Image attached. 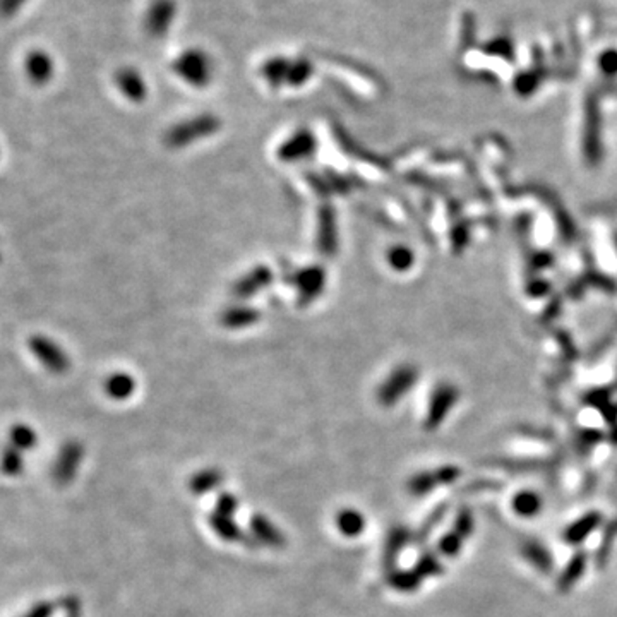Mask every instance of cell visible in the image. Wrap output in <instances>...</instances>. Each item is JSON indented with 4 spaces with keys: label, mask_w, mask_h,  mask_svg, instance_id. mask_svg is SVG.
I'll return each instance as SVG.
<instances>
[{
    "label": "cell",
    "mask_w": 617,
    "mask_h": 617,
    "mask_svg": "<svg viewBox=\"0 0 617 617\" xmlns=\"http://www.w3.org/2000/svg\"><path fill=\"white\" fill-rule=\"evenodd\" d=\"M326 283V275L319 266H308L297 273V290L300 304H308L318 299Z\"/></svg>",
    "instance_id": "5b68a950"
},
{
    "label": "cell",
    "mask_w": 617,
    "mask_h": 617,
    "mask_svg": "<svg viewBox=\"0 0 617 617\" xmlns=\"http://www.w3.org/2000/svg\"><path fill=\"white\" fill-rule=\"evenodd\" d=\"M250 531H253L254 538L261 543L270 547H283L285 546V537L278 526L267 519L265 514H254L250 518Z\"/></svg>",
    "instance_id": "52a82bcc"
},
{
    "label": "cell",
    "mask_w": 617,
    "mask_h": 617,
    "mask_svg": "<svg viewBox=\"0 0 617 617\" xmlns=\"http://www.w3.org/2000/svg\"><path fill=\"white\" fill-rule=\"evenodd\" d=\"M54 611H55L54 604L40 602V604H36V606L31 607L30 611H28L23 617H52Z\"/></svg>",
    "instance_id": "1f68e13d"
},
{
    "label": "cell",
    "mask_w": 617,
    "mask_h": 617,
    "mask_svg": "<svg viewBox=\"0 0 617 617\" xmlns=\"http://www.w3.org/2000/svg\"><path fill=\"white\" fill-rule=\"evenodd\" d=\"M259 319V312L253 307L238 306L230 307L229 311L223 312L221 323L223 326L230 328V330H238V328H246L254 324Z\"/></svg>",
    "instance_id": "5bb4252c"
},
{
    "label": "cell",
    "mask_w": 617,
    "mask_h": 617,
    "mask_svg": "<svg viewBox=\"0 0 617 617\" xmlns=\"http://www.w3.org/2000/svg\"><path fill=\"white\" fill-rule=\"evenodd\" d=\"M308 64L307 62H299L297 66H292V69H288V74H287V84H302L304 81L307 79L308 76Z\"/></svg>",
    "instance_id": "4dcf8cb0"
},
{
    "label": "cell",
    "mask_w": 617,
    "mask_h": 617,
    "mask_svg": "<svg viewBox=\"0 0 617 617\" xmlns=\"http://www.w3.org/2000/svg\"><path fill=\"white\" fill-rule=\"evenodd\" d=\"M521 554L525 555L526 561L534 564V566L537 567L538 571H542V573H549V571H552V566H554V564H552L550 552L547 550L542 543L537 542V540H526V542L521 546Z\"/></svg>",
    "instance_id": "4fadbf2b"
},
{
    "label": "cell",
    "mask_w": 617,
    "mask_h": 617,
    "mask_svg": "<svg viewBox=\"0 0 617 617\" xmlns=\"http://www.w3.org/2000/svg\"><path fill=\"white\" fill-rule=\"evenodd\" d=\"M584 567H587V554H584L583 550H578L573 558H571V561L567 563L566 570L563 571L561 578L558 579V590L561 592V594L570 592L583 576Z\"/></svg>",
    "instance_id": "30bf717a"
},
{
    "label": "cell",
    "mask_w": 617,
    "mask_h": 617,
    "mask_svg": "<svg viewBox=\"0 0 617 617\" xmlns=\"http://www.w3.org/2000/svg\"><path fill=\"white\" fill-rule=\"evenodd\" d=\"M446 511H448V504H441V506H437L436 509L432 511V513H430L427 521H425L424 525H422L419 529V531H417V535H415L417 546H420V543H424L425 540L429 538V535L432 534V530L436 529V526L441 523V519L444 518Z\"/></svg>",
    "instance_id": "d4e9b609"
},
{
    "label": "cell",
    "mask_w": 617,
    "mask_h": 617,
    "mask_svg": "<svg viewBox=\"0 0 617 617\" xmlns=\"http://www.w3.org/2000/svg\"><path fill=\"white\" fill-rule=\"evenodd\" d=\"M616 535H617V519L609 523L606 526V531H604L602 542H600L599 552H596V566L599 567L606 566L609 554H611V549H612V543H614L616 540Z\"/></svg>",
    "instance_id": "cb8c5ba5"
},
{
    "label": "cell",
    "mask_w": 617,
    "mask_h": 617,
    "mask_svg": "<svg viewBox=\"0 0 617 617\" xmlns=\"http://www.w3.org/2000/svg\"><path fill=\"white\" fill-rule=\"evenodd\" d=\"M28 72H30L31 79L36 81V83H43V81H47L52 74L50 60H48L43 54L33 55L30 59V62H28Z\"/></svg>",
    "instance_id": "603a6c76"
},
{
    "label": "cell",
    "mask_w": 617,
    "mask_h": 617,
    "mask_svg": "<svg viewBox=\"0 0 617 617\" xmlns=\"http://www.w3.org/2000/svg\"><path fill=\"white\" fill-rule=\"evenodd\" d=\"M439 485L441 482H439V475H437V470H434V472H420L417 473L415 477L410 478L408 490L413 494V496H425V494H429L430 490H434Z\"/></svg>",
    "instance_id": "ffe728a7"
},
{
    "label": "cell",
    "mask_w": 617,
    "mask_h": 617,
    "mask_svg": "<svg viewBox=\"0 0 617 617\" xmlns=\"http://www.w3.org/2000/svg\"><path fill=\"white\" fill-rule=\"evenodd\" d=\"M64 607H66L67 611V617H79V602H77V599H74V596H69V599H66Z\"/></svg>",
    "instance_id": "d6a6232c"
},
{
    "label": "cell",
    "mask_w": 617,
    "mask_h": 617,
    "mask_svg": "<svg viewBox=\"0 0 617 617\" xmlns=\"http://www.w3.org/2000/svg\"><path fill=\"white\" fill-rule=\"evenodd\" d=\"M30 348L40 364L52 374H64L69 369V359L66 352L50 338L36 335L30 340Z\"/></svg>",
    "instance_id": "7a4b0ae2"
},
{
    "label": "cell",
    "mask_w": 617,
    "mask_h": 617,
    "mask_svg": "<svg viewBox=\"0 0 617 617\" xmlns=\"http://www.w3.org/2000/svg\"><path fill=\"white\" fill-rule=\"evenodd\" d=\"M218 127H220V122L214 119V117H196V119L182 122V124L170 129V132L166 134V144L172 146V148H182V146H188L194 143V141L202 139V137L217 132Z\"/></svg>",
    "instance_id": "6da1fadb"
},
{
    "label": "cell",
    "mask_w": 617,
    "mask_h": 617,
    "mask_svg": "<svg viewBox=\"0 0 617 617\" xmlns=\"http://www.w3.org/2000/svg\"><path fill=\"white\" fill-rule=\"evenodd\" d=\"M461 546H463V538L456 534V531H449V534L442 535L439 540L441 554L448 555V558H453V555L460 554Z\"/></svg>",
    "instance_id": "83f0119b"
},
{
    "label": "cell",
    "mask_w": 617,
    "mask_h": 617,
    "mask_svg": "<svg viewBox=\"0 0 617 617\" xmlns=\"http://www.w3.org/2000/svg\"><path fill=\"white\" fill-rule=\"evenodd\" d=\"M316 149V137L312 136L307 129L295 132L294 136L288 137L285 143L279 148V158L283 161H299L304 158H308Z\"/></svg>",
    "instance_id": "8992f818"
},
{
    "label": "cell",
    "mask_w": 617,
    "mask_h": 617,
    "mask_svg": "<svg viewBox=\"0 0 617 617\" xmlns=\"http://www.w3.org/2000/svg\"><path fill=\"white\" fill-rule=\"evenodd\" d=\"M175 71L185 81H189V84L204 86L209 81L211 69L208 66V59H204L201 54H188L175 64Z\"/></svg>",
    "instance_id": "277c9868"
},
{
    "label": "cell",
    "mask_w": 617,
    "mask_h": 617,
    "mask_svg": "<svg viewBox=\"0 0 617 617\" xmlns=\"http://www.w3.org/2000/svg\"><path fill=\"white\" fill-rule=\"evenodd\" d=\"M336 526L345 537H359L365 529V518L355 509H343L336 514Z\"/></svg>",
    "instance_id": "9a60e30c"
},
{
    "label": "cell",
    "mask_w": 617,
    "mask_h": 617,
    "mask_svg": "<svg viewBox=\"0 0 617 617\" xmlns=\"http://www.w3.org/2000/svg\"><path fill=\"white\" fill-rule=\"evenodd\" d=\"M221 478H223V475H221L220 470H217V468L201 470V472L196 473L192 478H190L189 489L192 490L194 494H197V496H201V494L209 492V490H213L214 487L220 485Z\"/></svg>",
    "instance_id": "ac0fdd59"
},
{
    "label": "cell",
    "mask_w": 617,
    "mask_h": 617,
    "mask_svg": "<svg viewBox=\"0 0 617 617\" xmlns=\"http://www.w3.org/2000/svg\"><path fill=\"white\" fill-rule=\"evenodd\" d=\"M83 446L77 441H69L62 446L54 465L52 477L59 485H67L74 480L79 463L83 460Z\"/></svg>",
    "instance_id": "3957f363"
},
{
    "label": "cell",
    "mask_w": 617,
    "mask_h": 617,
    "mask_svg": "<svg viewBox=\"0 0 617 617\" xmlns=\"http://www.w3.org/2000/svg\"><path fill=\"white\" fill-rule=\"evenodd\" d=\"M271 278L273 276H271V271L267 267H255L249 275L238 279L237 285L233 287V294L238 299L253 297L254 294H258L259 290H263L271 282Z\"/></svg>",
    "instance_id": "ba28073f"
},
{
    "label": "cell",
    "mask_w": 617,
    "mask_h": 617,
    "mask_svg": "<svg viewBox=\"0 0 617 617\" xmlns=\"http://www.w3.org/2000/svg\"><path fill=\"white\" fill-rule=\"evenodd\" d=\"M23 472V456L19 449L14 446H7L6 453H4V473L9 477H16Z\"/></svg>",
    "instance_id": "4316f807"
},
{
    "label": "cell",
    "mask_w": 617,
    "mask_h": 617,
    "mask_svg": "<svg viewBox=\"0 0 617 617\" xmlns=\"http://www.w3.org/2000/svg\"><path fill=\"white\" fill-rule=\"evenodd\" d=\"M117 84H119L122 93H124V95L127 96L129 100L141 101L144 98L146 86H144L143 79H141L139 74H136V72H132V71L120 72L119 77H117Z\"/></svg>",
    "instance_id": "e0dca14e"
},
{
    "label": "cell",
    "mask_w": 617,
    "mask_h": 617,
    "mask_svg": "<svg viewBox=\"0 0 617 617\" xmlns=\"http://www.w3.org/2000/svg\"><path fill=\"white\" fill-rule=\"evenodd\" d=\"M408 540H410V534H408V530L403 529V526L393 529L388 534V538H386V542H384L383 564H384L386 570L389 571V573H393V571H395V563H396L398 555H400V552L403 550V547L407 546Z\"/></svg>",
    "instance_id": "9c48e42d"
},
{
    "label": "cell",
    "mask_w": 617,
    "mask_h": 617,
    "mask_svg": "<svg viewBox=\"0 0 617 617\" xmlns=\"http://www.w3.org/2000/svg\"><path fill=\"white\" fill-rule=\"evenodd\" d=\"M473 530V514L472 511L466 509V507H463L460 513L456 514V519H454V529L453 531H456L460 537L465 540L470 537V534H472Z\"/></svg>",
    "instance_id": "f1b7e54d"
},
{
    "label": "cell",
    "mask_w": 617,
    "mask_h": 617,
    "mask_svg": "<svg viewBox=\"0 0 617 617\" xmlns=\"http://www.w3.org/2000/svg\"><path fill=\"white\" fill-rule=\"evenodd\" d=\"M420 582L422 578L415 573V570L389 573V584L400 592H415L420 587Z\"/></svg>",
    "instance_id": "7402d4cb"
},
{
    "label": "cell",
    "mask_w": 617,
    "mask_h": 617,
    "mask_svg": "<svg viewBox=\"0 0 617 617\" xmlns=\"http://www.w3.org/2000/svg\"><path fill=\"white\" fill-rule=\"evenodd\" d=\"M136 391V381L125 372H117L105 381V393L115 401L127 400Z\"/></svg>",
    "instance_id": "7c38bea8"
},
{
    "label": "cell",
    "mask_w": 617,
    "mask_h": 617,
    "mask_svg": "<svg viewBox=\"0 0 617 617\" xmlns=\"http://www.w3.org/2000/svg\"><path fill=\"white\" fill-rule=\"evenodd\" d=\"M600 521H602L600 513H596V511L587 513L584 517L579 518L578 521H575L573 525H571L570 529L566 530V534H564V540H566L567 543H573V546L583 542V540L587 538L588 535L592 534V531L596 530V526L600 525Z\"/></svg>",
    "instance_id": "8fae6325"
},
{
    "label": "cell",
    "mask_w": 617,
    "mask_h": 617,
    "mask_svg": "<svg viewBox=\"0 0 617 617\" xmlns=\"http://www.w3.org/2000/svg\"><path fill=\"white\" fill-rule=\"evenodd\" d=\"M9 437H11V446H14V448L19 449V451L31 449L36 444V441H38L35 430L26 424L12 425Z\"/></svg>",
    "instance_id": "44dd1931"
},
{
    "label": "cell",
    "mask_w": 617,
    "mask_h": 617,
    "mask_svg": "<svg viewBox=\"0 0 617 617\" xmlns=\"http://www.w3.org/2000/svg\"><path fill=\"white\" fill-rule=\"evenodd\" d=\"M209 525L211 529L217 531V535L226 542H238L243 540V534L241 526L235 521H231L230 517H223L220 513H211L209 514Z\"/></svg>",
    "instance_id": "2e32d148"
},
{
    "label": "cell",
    "mask_w": 617,
    "mask_h": 617,
    "mask_svg": "<svg viewBox=\"0 0 617 617\" xmlns=\"http://www.w3.org/2000/svg\"><path fill=\"white\" fill-rule=\"evenodd\" d=\"M415 573L420 576V578H429V576H439L442 573V566L441 563L437 561L436 558H434L432 554H424L422 558L417 561L415 564Z\"/></svg>",
    "instance_id": "484cf974"
},
{
    "label": "cell",
    "mask_w": 617,
    "mask_h": 617,
    "mask_svg": "<svg viewBox=\"0 0 617 617\" xmlns=\"http://www.w3.org/2000/svg\"><path fill=\"white\" fill-rule=\"evenodd\" d=\"M513 507L519 517H535L542 509V499H540L537 492L523 490V492H518L517 497L513 499Z\"/></svg>",
    "instance_id": "d6986e66"
},
{
    "label": "cell",
    "mask_w": 617,
    "mask_h": 617,
    "mask_svg": "<svg viewBox=\"0 0 617 617\" xmlns=\"http://www.w3.org/2000/svg\"><path fill=\"white\" fill-rule=\"evenodd\" d=\"M237 509H238V501H237V497L233 496V494H230V492L220 494V497H218V501H217V513L223 514V517L231 518Z\"/></svg>",
    "instance_id": "f546056e"
}]
</instances>
